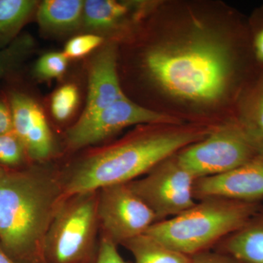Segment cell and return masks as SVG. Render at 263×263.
I'll return each mask as SVG.
<instances>
[{"label": "cell", "mask_w": 263, "mask_h": 263, "mask_svg": "<svg viewBox=\"0 0 263 263\" xmlns=\"http://www.w3.org/2000/svg\"><path fill=\"white\" fill-rule=\"evenodd\" d=\"M152 125L86 152L60 171L66 196L127 183L165 159L203 139L212 129Z\"/></svg>", "instance_id": "6da1fadb"}, {"label": "cell", "mask_w": 263, "mask_h": 263, "mask_svg": "<svg viewBox=\"0 0 263 263\" xmlns=\"http://www.w3.org/2000/svg\"><path fill=\"white\" fill-rule=\"evenodd\" d=\"M249 58L254 59L251 45L238 49L197 37L153 48L144 62L151 77L169 94L208 103L248 76Z\"/></svg>", "instance_id": "7a4b0ae2"}, {"label": "cell", "mask_w": 263, "mask_h": 263, "mask_svg": "<svg viewBox=\"0 0 263 263\" xmlns=\"http://www.w3.org/2000/svg\"><path fill=\"white\" fill-rule=\"evenodd\" d=\"M66 197L60 171L41 164L0 178V243L13 260H43L45 238Z\"/></svg>", "instance_id": "3957f363"}, {"label": "cell", "mask_w": 263, "mask_h": 263, "mask_svg": "<svg viewBox=\"0 0 263 263\" xmlns=\"http://www.w3.org/2000/svg\"><path fill=\"white\" fill-rule=\"evenodd\" d=\"M262 202L208 197L197 200L179 215L157 221L146 234L192 257L212 250L227 235L243 226Z\"/></svg>", "instance_id": "277c9868"}, {"label": "cell", "mask_w": 263, "mask_h": 263, "mask_svg": "<svg viewBox=\"0 0 263 263\" xmlns=\"http://www.w3.org/2000/svg\"><path fill=\"white\" fill-rule=\"evenodd\" d=\"M100 230L98 191L66 197L43 243L45 263H91L98 249Z\"/></svg>", "instance_id": "5b68a950"}, {"label": "cell", "mask_w": 263, "mask_h": 263, "mask_svg": "<svg viewBox=\"0 0 263 263\" xmlns=\"http://www.w3.org/2000/svg\"><path fill=\"white\" fill-rule=\"evenodd\" d=\"M263 151L238 121L214 128L206 137L177 153L195 179L229 172Z\"/></svg>", "instance_id": "8992f818"}, {"label": "cell", "mask_w": 263, "mask_h": 263, "mask_svg": "<svg viewBox=\"0 0 263 263\" xmlns=\"http://www.w3.org/2000/svg\"><path fill=\"white\" fill-rule=\"evenodd\" d=\"M195 180L180 163L176 153L127 184L153 212L157 222L179 215L196 203Z\"/></svg>", "instance_id": "52a82bcc"}, {"label": "cell", "mask_w": 263, "mask_h": 263, "mask_svg": "<svg viewBox=\"0 0 263 263\" xmlns=\"http://www.w3.org/2000/svg\"><path fill=\"white\" fill-rule=\"evenodd\" d=\"M170 116L144 108L125 98L84 120H78L65 133V143L70 150H79L108 139L129 126L176 125Z\"/></svg>", "instance_id": "ba28073f"}, {"label": "cell", "mask_w": 263, "mask_h": 263, "mask_svg": "<svg viewBox=\"0 0 263 263\" xmlns=\"http://www.w3.org/2000/svg\"><path fill=\"white\" fill-rule=\"evenodd\" d=\"M98 219L101 235L117 246L146 234L157 222L155 214L127 183L98 190Z\"/></svg>", "instance_id": "9c48e42d"}, {"label": "cell", "mask_w": 263, "mask_h": 263, "mask_svg": "<svg viewBox=\"0 0 263 263\" xmlns=\"http://www.w3.org/2000/svg\"><path fill=\"white\" fill-rule=\"evenodd\" d=\"M8 100L13 132L23 143L29 160L45 163L53 157L55 143L43 109L34 99L22 91H12Z\"/></svg>", "instance_id": "30bf717a"}, {"label": "cell", "mask_w": 263, "mask_h": 263, "mask_svg": "<svg viewBox=\"0 0 263 263\" xmlns=\"http://www.w3.org/2000/svg\"><path fill=\"white\" fill-rule=\"evenodd\" d=\"M193 195L196 201L208 197L263 201V151L229 172L195 180Z\"/></svg>", "instance_id": "8fae6325"}, {"label": "cell", "mask_w": 263, "mask_h": 263, "mask_svg": "<svg viewBox=\"0 0 263 263\" xmlns=\"http://www.w3.org/2000/svg\"><path fill=\"white\" fill-rule=\"evenodd\" d=\"M117 58V46L113 42L103 45L93 57L89 65L86 105L79 120L87 119L125 98L118 77Z\"/></svg>", "instance_id": "7c38bea8"}, {"label": "cell", "mask_w": 263, "mask_h": 263, "mask_svg": "<svg viewBox=\"0 0 263 263\" xmlns=\"http://www.w3.org/2000/svg\"><path fill=\"white\" fill-rule=\"evenodd\" d=\"M212 250L235 263H263V201L243 226L227 235Z\"/></svg>", "instance_id": "4fadbf2b"}, {"label": "cell", "mask_w": 263, "mask_h": 263, "mask_svg": "<svg viewBox=\"0 0 263 263\" xmlns=\"http://www.w3.org/2000/svg\"><path fill=\"white\" fill-rule=\"evenodd\" d=\"M84 5L82 0H45L36 10L38 24L53 34L75 30L82 24Z\"/></svg>", "instance_id": "5bb4252c"}, {"label": "cell", "mask_w": 263, "mask_h": 263, "mask_svg": "<svg viewBox=\"0 0 263 263\" xmlns=\"http://www.w3.org/2000/svg\"><path fill=\"white\" fill-rule=\"evenodd\" d=\"M132 9L130 3L114 0H87L84 1L82 24L86 30L100 35V33L109 32L118 27Z\"/></svg>", "instance_id": "9a60e30c"}, {"label": "cell", "mask_w": 263, "mask_h": 263, "mask_svg": "<svg viewBox=\"0 0 263 263\" xmlns=\"http://www.w3.org/2000/svg\"><path fill=\"white\" fill-rule=\"evenodd\" d=\"M38 4L34 0H0V49L20 35Z\"/></svg>", "instance_id": "2e32d148"}, {"label": "cell", "mask_w": 263, "mask_h": 263, "mask_svg": "<svg viewBox=\"0 0 263 263\" xmlns=\"http://www.w3.org/2000/svg\"><path fill=\"white\" fill-rule=\"evenodd\" d=\"M246 91L238 122L263 150V70Z\"/></svg>", "instance_id": "e0dca14e"}, {"label": "cell", "mask_w": 263, "mask_h": 263, "mask_svg": "<svg viewBox=\"0 0 263 263\" xmlns=\"http://www.w3.org/2000/svg\"><path fill=\"white\" fill-rule=\"evenodd\" d=\"M136 263H190L191 257L165 247L149 235H140L122 245Z\"/></svg>", "instance_id": "ac0fdd59"}, {"label": "cell", "mask_w": 263, "mask_h": 263, "mask_svg": "<svg viewBox=\"0 0 263 263\" xmlns=\"http://www.w3.org/2000/svg\"><path fill=\"white\" fill-rule=\"evenodd\" d=\"M34 38L21 34L6 47L0 49V80L16 70L34 50Z\"/></svg>", "instance_id": "d6986e66"}, {"label": "cell", "mask_w": 263, "mask_h": 263, "mask_svg": "<svg viewBox=\"0 0 263 263\" xmlns=\"http://www.w3.org/2000/svg\"><path fill=\"white\" fill-rule=\"evenodd\" d=\"M27 151L14 132L0 136V165L13 171L30 165Z\"/></svg>", "instance_id": "ffe728a7"}, {"label": "cell", "mask_w": 263, "mask_h": 263, "mask_svg": "<svg viewBox=\"0 0 263 263\" xmlns=\"http://www.w3.org/2000/svg\"><path fill=\"white\" fill-rule=\"evenodd\" d=\"M79 93L73 84H65L55 91L51 99L53 117L59 122H65L73 114L79 103Z\"/></svg>", "instance_id": "44dd1931"}, {"label": "cell", "mask_w": 263, "mask_h": 263, "mask_svg": "<svg viewBox=\"0 0 263 263\" xmlns=\"http://www.w3.org/2000/svg\"><path fill=\"white\" fill-rule=\"evenodd\" d=\"M68 59L63 52H50L38 59L34 67V74L42 80L57 79L65 73Z\"/></svg>", "instance_id": "7402d4cb"}, {"label": "cell", "mask_w": 263, "mask_h": 263, "mask_svg": "<svg viewBox=\"0 0 263 263\" xmlns=\"http://www.w3.org/2000/svg\"><path fill=\"white\" fill-rule=\"evenodd\" d=\"M103 42V37L98 34H81L66 43L63 53L67 59L81 58L101 46Z\"/></svg>", "instance_id": "603a6c76"}, {"label": "cell", "mask_w": 263, "mask_h": 263, "mask_svg": "<svg viewBox=\"0 0 263 263\" xmlns=\"http://www.w3.org/2000/svg\"><path fill=\"white\" fill-rule=\"evenodd\" d=\"M91 263H129L118 250V246L111 240L100 235L98 249Z\"/></svg>", "instance_id": "cb8c5ba5"}, {"label": "cell", "mask_w": 263, "mask_h": 263, "mask_svg": "<svg viewBox=\"0 0 263 263\" xmlns=\"http://www.w3.org/2000/svg\"><path fill=\"white\" fill-rule=\"evenodd\" d=\"M250 45L254 62L263 70V8L254 16Z\"/></svg>", "instance_id": "d4e9b609"}, {"label": "cell", "mask_w": 263, "mask_h": 263, "mask_svg": "<svg viewBox=\"0 0 263 263\" xmlns=\"http://www.w3.org/2000/svg\"><path fill=\"white\" fill-rule=\"evenodd\" d=\"M13 132V115L9 100L0 95V136Z\"/></svg>", "instance_id": "484cf974"}, {"label": "cell", "mask_w": 263, "mask_h": 263, "mask_svg": "<svg viewBox=\"0 0 263 263\" xmlns=\"http://www.w3.org/2000/svg\"><path fill=\"white\" fill-rule=\"evenodd\" d=\"M190 263H235L228 256L214 250L205 251L192 256Z\"/></svg>", "instance_id": "4316f807"}, {"label": "cell", "mask_w": 263, "mask_h": 263, "mask_svg": "<svg viewBox=\"0 0 263 263\" xmlns=\"http://www.w3.org/2000/svg\"><path fill=\"white\" fill-rule=\"evenodd\" d=\"M0 263H18L13 260L3 249L0 243Z\"/></svg>", "instance_id": "83f0119b"}, {"label": "cell", "mask_w": 263, "mask_h": 263, "mask_svg": "<svg viewBox=\"0 0 263 263\" xmlns=\"http://www.w3.org/2000/svg\"><path fill=\"white\" fill-rule=\"evenodd\" d=\"M7 171H8V170L5 169L4 167L0 165V178L7 172Z\"/></svg>", "instance_id": "f1b7e54d"}, {"label": "cell", "mask_w": 263, "mask_h": 263, "mask_svg": "<svg viewBox=\"0 0 263 263\" xmlns=\"http://www.w3.org/2000/svg\"><path fill=\"white\" fill-rule=\"evenodd\" d=\"M37 263H45V262H44V261L42 260V261H41V262H38Z\"/></svg>", "instance_id": "f546056e"}]
</instances>
